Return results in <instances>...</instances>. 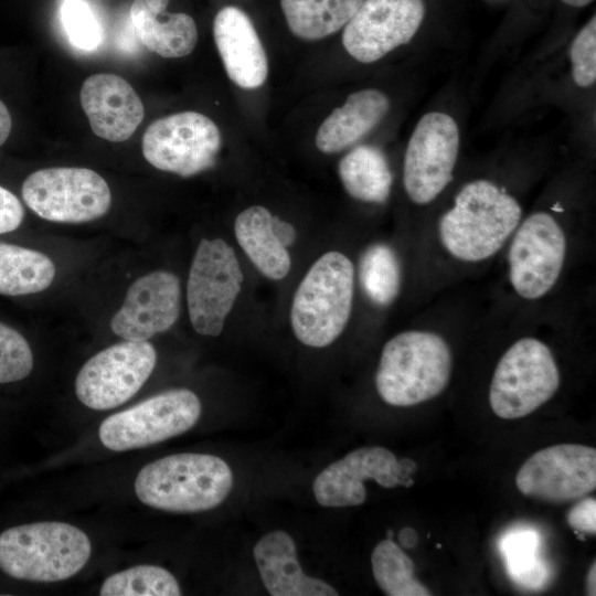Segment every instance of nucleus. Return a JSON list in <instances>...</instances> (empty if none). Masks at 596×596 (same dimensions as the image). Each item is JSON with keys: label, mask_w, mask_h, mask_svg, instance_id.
Segmentation results:
<instances>
[{"label": "nucleus", "mask_w": 596, "mask_h": 596, "mask_svg": "<svg viewBox=\"0 0 596 596\" xmlns=\"http://www.w3.org/2000/svg\"><path fill=\"white\" fill-rule=\"evenodd\" d=\"M221 148L217 126L196 111H182L151 123L142 137V155L155 168L192 177L212 168Z\"/></svg>", "instance_id": "nucleus-11"}, {"label": "nucleus", "mask_w": 596, "mask_h": 596, "mask_svg": "<svg viewBox=\"0 0 596 596\" xmlns=\"http://www.w3.org/2000/svg\"><path fill=\"white\" fill-rule=\"evenodd\" d=\"M392 536H393V530L390 529V530H387V538L392 539Z\"/></svg>", "instance_id": "nucleus-41"}, {"label": "nucleus", "mask_w": 596, "mask_h": 596, "mask_svg": "<svg viewBox=\"0 0 596 596\" xmlns=\"http://www.w3.org/2000/svg\"><path fill=\"white\" fill-rule=\"evenodd\" d=\"M561 382L552 349L541 339L525 336L501 355L489 387L492 412L503 419L530 415L550 401Z\"/></svg>", "instance_id": "nucleus-6"}, {"label": "nucleus", "mask_w": 596, "mask_h": 596, "mask_svg": "<svg viewBox=\"0 0 596 596\" xmlns=\"http://www.w3.org/2000/svg\"><path fill=\"white\" fill-rule=\"evenodd\" d=\"M355 272L341 252L321 255L294 295L290 323L296 338L312 348L334 342L345 329L353 305Z\"/></svg>", "instance_id": "nucleus-4"}, {"label": "nucleus", "mask_w": 596, "mask_h": 596, "mask_svg": "<svg viewBox=\"0 0 596 596\" xmlns=\"http://www.w3.org/2000/svg\"><path fill=\"white\" fill-rule=\"evenodd\" d=\"M11 128V115L4 103L0 100V146H2L8 139Z\"/></svg>", "instance_id": "nucleus-37"}, {"label": "nucleus", "mask_w": 596, "mask_h": 596, "mask_svg": "<svg viewBox=\"0 0 596 596\" xmlns=\"http://www.w3.org/2000/svg\"><path fill=\"white\" fill-rule=\"evenodd\" d=\"M102 596H179L175 577L157 565H137L107 577L100 587Z\"/></svg>", "instance_id": "nucleus-29"}, {"label": "nucleus", "mask_w": 596, "mask_h": 596, "mask_svg": "<svg viewBox=\"0 0 596 596\" xmlns=\"http://www.w3.org/2000/svg\"><path fill=\"white\" fill-rule=\"evenodd\" d=\"M79 98L93 132L111 142L131 137L145 116L136 91L116 74L91 75L82 85Z\"/></svg>", "instance_id": "nucleus-18"}, {"label": "nucleus", "mask_w": 596, "mask_h": 596, "mask_svg": "<svg viewBox=\"0 0 596 596\" xmlns=\"http://www.w3.org/2000/svg\"><path fill=\"white\" fill-rule=\"evenodd\" d=\"M586 590L587 595H596V563L595 561L590 565L587 576H586Z\"/></svg>", "instance_id": "nucleus-39"}, {"label": "nucleus", "mask_w": 596, "mask_h": 596, "mask_svg": "<svg viewBox=\"0 0 596 596\" xmlns=\"http://www.w3.org/2000/svg\"><path fill=\"white\" fill-rule=\"evenodd\" d=\"M233 486L230 466L209 454L182 453L146 465L136 477L138 499L169 512H200L214 509Z\"/></svg>", "instance_id": "nucleus-3"}, {"label": "nucleus", "mask_w": 596, "mask_h": 596, "mask_svg": "<svg viewBox=\"0 0 596 596\" xmlns=\"http://www.w3.org/2000/svg\"><path fill=\"white\" fill-rule=\"evenodd\" d=\"M273 215L266 207L254 205L235 219V237L254 266L267 278L280 280L290 270L291 259L274 227Z\"/></svg>", "instance_id": "nucleus-23"}, {"label": "nucleus", "mask_w": 596, "mask_h": 596, "mask_svg": "<svg viewBox=\"0 0 596 596\" xmlns=\"http://www.w3.org/2000/svg\"><path fill=\"white\" fill-rule=\"evenodd\" d=\"M274 227L277 236L286 247L294 244L297 234L295 227L290 223L275 216Z\"/></svg>", "instance_id": "nucleus-36"}, {"label": "nucleus", "mask_w": 596, "mask_h": 596, "mask_svg": "<svg viewBox=\"0 0 596 596\" xmlns=\"http://www.w3.org/2000/svg\"><path fill=\"white\" fill-rule=\"evenodd\" d=\"M424 17V0H363L345 24L343 46L356 61L373 63L408 43Z\"/></svg>", "instance_id": "nucleus-16"}, {"label": "nucleus", "mask_w": 596, "mask_h": 596, "mask_svg": "<svg viewBox=\"0 0 596 596\" xmlns=\"http://www.w3.org/2000/svg\"><path fill=\"white\" fill-rule=\"evenodd\" d=\"M24 214V207L18 196L0 185V235L19 228Z\"/></svg>", "instance_id": "nucleus-34"}, {"label": "nucleus", "mask_w": 596, "mask_h": 596, "mask_svg": "<svg viewBox=\"0 0 596 596\" xmlns=\"http://www.w3.org/2000/svg\"><path fill=\"white\" fill-rule=\"evenodd\" d=\"M459 143L458 125L451 116L432 111L419 119L403 163V185L413 203H432L451 182Z\"/></svg>", "instance_id": "nucleus-12"}, {"label": "nucleus", "mask_w": 596, "mask_h": 596, "mask_svg": "<svg viewBox=\"0 0 596 596\" xmlns=\"http://www.w3.org/2000/svg\"><path fill=\"white\" fill-rule=\"evenodd\" d=\"M451 370V349L440 333L408 329L384 344L375 386L385 403L414 406L441 394L449 384Z\"/></svg>", "instance_id": "nucleus-2"}, {"label": "nucleus", "mask_w": 596, "mask_h": 596, "mask_svg": "<svg viewBox=\"0 0 596 596\" xmlns=\"http://www.w3.org/2000/svg\"><path fill=\"white\" fill-rule=\"evenodd\" d=\"M201 411V402L192 391L169 390L105 418L99 439L114 451L148 447L192 428Z\"/></svg>", "instance_id": "nucleus-8"}, {"label": "nucleus", "mask_w": 596, "mask_h": 596, "mask_svg": "<svg viewBox=\"0 0 596 596\" xmlns=\"http://www.w3.org/2000/svg\"><path fill=\"white\" fill-rule=\"evenodd\" d=\"M415 470L413 460H397L387 448L362 447L324 468L316 477L312 490L323 507H354L365 501L364 481L372 479L384 488L411 487L414 481L409 475Z\"/></svg>", "instance_id": "nucleus-14"}, {"label": "nucleus", "mask_w": 596, "mask_h": 596, "mask_svg": "<svg viewBox=\"0 0 596 596\" xmlns=\"http://www.w3.org/2000/svg\"><path fill=\"white\" fill-rule=\"evenodd\" d=\"M91 552L88 536L65 522L21 524L0 534V568L22 581L67 579L85 566Z\"/></svg>", "instance_id": "nucleus-5"}, {"label": "nucleus", "mask_w": 596, "mask_h": 596, "mask_svg": "<svg viewBox=\"0 0 596 596\" xmlns=\"http://www.w3.org/2000/svg\"><path fill=\"white\" fill-rule=\"evenodd\" d=\"M522 220L518 200L488 179L460 188L437 222V241L454 260L477 264L494 257Z\"/></svg>", "instance_id": "nucleus-1"}, {"label": "nucleus", "mask_w": 596, "mask_h": 596, "mask_svg": "<svg viewBox=\"0 0 596 596\" xmlns=\"http://www.w3.org/2000/svg\"><path fill=\"white\" fill-rule=\"evenodd\" d=\"M22 199L38 216L58 223H84L105 215L111 204L107 182L86 168L38 170L22 183Z\"/></svg>", "instance_id": "nucleus-9"}, {"label": "nucleus", "mask_w": 596, "mask_h": 596, "mask_svg": "<svg viewBox=\"0 0 596 596\" xmlns=\"http://www.w3.org/2000/svg\"><path fill=\"white\" fill-rule=\"evenodd\" d=\"M260 578L273 596H337L322 579L301 568L292 538L283 530L265 534L253 549Z\"/></svg>", "instance_id": "nucleus-20"}, {"label": "nucleus", "mask_w": 596, "mask_h": 596, "mask_svg": "<svg viewBox=\"0 0 596 596\" xmlns=\"http://www.w3.org/2000/svg\"><path fill=\"white\" fill-rule=\"evenodd\" d=\"M566 521L568 525L577 533H596V500L586 498L575 504L567 513Z\"/></svg>", "instance_id": "nucleus-35"}, {"label": "nucleus", "mask_w": 596, "mask_h": 596, "mask_svg": "<svg viewBox=\"0 0 596 596\" xmlns=\"http://www.w3.org/2000/svg\"><path fill=\"white\" fill-rule=\"evenodd\" d=\"M234 249L222 238L201 240L187 283V304L193 329L217 337L243 284Z\"/></svg>", "instance_id": "nucleus-10"}, {"label": "nucleus", "mask_w": 596, "mask_h": 596, "mask_svg": "<svg viewBox=\"0 0 596 596\" xmlns=\"http://www.w3.org/2000/svg\"><path fill=\"white\" fill-rule=\"evenodd\" d=\"M169 0H134L130 20L139 41L166 58L189 55L198 42L194 20L187 13L167 11Z\"/></svg>", "instance_id": "nucleus-21"}, {"label": "nucleus", "mask_w": 596, "mask_h": 596, "mask_svg": "<svg viewBox=\"0 0 596 596\" xmlns=\"http://www.w3.org/2000/svg\"><path fill=\"white\" fill-rule=\"evenodd\" d=\"M374 579L389 596H430L432 592L415 577V565L392 540L381 541L371 554Z\"/></svg>", "instance_id": "nucleus-28"}, {"label": "nucleus", "mask_w": 596, "mask_h": 596, "mask_svg": "<svg viewBox=\"0 0 596 596\" xmlns=\"http://www.w3.org/2000/svg\"><path fill=\"white\" fill-rule=\"evenodd\" d=\"M213 35L226 74L234 84L254 89L265 83L266 53L245 12L232 6L222 8L214 18Z\"/></svg>", "instance_id": "nucleus-19"}, {"label": "nucleus", "mask_w": 596, "mask_h": 596, "mask_svg": "<svg viewBox=\"0 0 596 596\" xmlns=\"http://www.w3.org/2000/svg\"><path fill=\"white\" fill-rule=\"evenodd\" d=\"M358 277L365 297L377 307H389L402 285V266L396 252L385 243L368 246L360 256Z\"/></svg>", "instance_id": "nucleus-27"}, {"label": "nucleus", "mask_w": 596, "mask_h": 596, "mask_svg": "<svg viewBox=\"0 0 596 596\" xmlns=\"http://www.w3.org/2000/svg\"><path fill=\"white\" fill-rule=\"evenodd\" d=\"M390 108L387 96L377 89H362L348 96L320 125L316 146L323 153L342 151L376 127Z\"/></svg>", "instance_id": "nucleus-22"}, {"label": "nucleus", "mask_w": 596, "mask_h": 596, "mask_svg": "<svg viewBox=\"0 0 596 596\" xmlns=\"http://www.w3.org/2000/svg\"><path fill=\"white\" fill-rule=\"evenodd\" d=\"M55 277V266L45 254L0 242V295L18 297L43 291Z\"/></svg>", "instance_id": "nucleus-25"}, {"label": "nucleus", "mask_w": 596, "mask_h": 596, "mask_svg": "<svg viewBox=\"0 0 596 596\" xmlns=\"http://www.w3.org/2000/svg\"><path fill=\"white\" fill-rule=\"evenodd\" d=\"M417 533L412 528H403L398 533V541L403 547L413 549L417 544Z\"/></svg>", "instance_id": "nucleus-38"}, {"label": "nucleus", "mask_w": 596, "mask_h": 596, "mask_svg": "<svg viewBox=\"0 0 596 596\" xmlns=\"http://www.w3.org/2000/svg\"><path fill=\"white\" fill-rule=\"evenodd\" d=\"M538 544V536L531 531L511 533L502 543L510 575L528 587H538L545 578L536 555Z\"/></svg>", "instance_id": "nucleus-30"}, {"label": "nucleus", "mask_w": 596, "mask_h": 596, "mask_svg": "<svg viewBox=\"0 0 596 596\" xmlns=\"http://www.w3.org/2000/svg\"><path fill=\"white\" fill-rule=\"evenodd\" d=\"M515 485L522 494L549 502L584 497L596 488V449L558 444L538 450L520 467Z\"/></svg>", "instance_id": "nucleus-15"}, {"label": "nucleus", "mask_w": 596, "mask_h": 596, "mask_svg": "<svg viewBox=\"0 0 596 596\" xmlns=\"http://www.w3.org/2000/svg\"><path fill=\"white\" fill-rule=\"evenodd\" d=\"M338 172L344 190L355 200L382 204L390 196L393 175L376 147H354L340 160Z\"/></svg>", "instance_id": "nucleus-24"}, {"label": "nucleus", "mask_w": 596, "mask_h": 596, "mask_svg": "<svg viewBox=\"0 0 596 596\" xmlns=\"http://www.w3.org/2000/svg\"><path fill=\"white\" fill-rule=\"evenodd\" d=\"M567 235L558 220L536 211L521 220L508 242L507 275L524 300L545 297L558 283L567 256Z\"/></svg>", "instance_id": "nucleus-7"}, {"label": "nucleus", "mask_w": 596, "mask_h": 596, "mask_svg": "<svg viewBox=\"0 0 596 596\" xmlns=\"http://www.w3.org/2000/svg\"><path fill=\"white\" fill-rule=\"evenodd\" d=\"M565 4L571 7L582 8L589 4L593 0H562Z\"/></svg>", "instance_id": "nucleus-40"}, {"label": "nucleus", "mask_w": 596, "mask_h": 596, "mask_svg": "<svg viewBox=\"0 0 596 596\" xmlns=\"http://www.w3.org/2000/svg\"><path fill=\"white\" fill-rule=\"evenodd\" d=\"M363 0H280L290 31L304 40H320L339 31Z\"/></svg>", "instance_id": "nucleus-26"}, {"label": "nucleus", "mask_w": 596, "mask_h": 596, "mask_svg": "<svg viewBox=\"0 0 596 596\" xmlns=\"http://www.w3.org/2000/svg\"><path fill=\"white\" fill-rule=\"evenodd\" d=\"M180 300L179 278L168 270L151 272L130 285L110 328L125 340L147 341L175 323Z\"/></svg>", "instance_id": "nucleus-17"}, {"label": "nucleus", "mask_w": 596, "mask_h": 596, "mask_svg": "<svg viewBox=\"0 0 596 596\" xmlns=\"http://www.w3.org/2000/svg\"><path fill=\"white\" fill-rule=\"evenodd\" d=\"M33 369V354L26 339L0 321V384L25 379Z\"/></svg>", "instance_id": "nucleus-31"}, {"label": "nucleus", "mask_w": 596, "mask_h": 596, "mask_svg": "<svg viewBox=\"0 0 596 596\" xmlns=\"http://www.w3.org/2000/svg\"><path fill=\"white\" fill-rule=\"evenodd\" d=\"M62 23L71 43L82 51L96 50L103 41V30L84 0H64Z\"/></svg>", "instance_id": "nucleus-32"}, {"label": "nucleus", "mask_w": 596, "mask_h": 596, "mask_svg": "<svg viewBox=\"0 0 596 596\" xmlns=\"http://www.w3.org/2000/svg\"><path fill=\"white\" fill-rule=\"evenodd\" d=\"M572 76L576 85L589 87L596 81V18L584 25L570 47Z\"/></svg>", "instance_id": "nucleus-33"}, {"label": "nucleus", "mask_w": 596, "mask_h": 596, "mask_svg": "<svg viewBox=\"0 0 596 596\" xmlns=\"http://www.w3.org/2000/svg\"><path fill=\"white\" fill-rule=\"evenodd\" d=\"M156 363V349L147 341L113 344L82 366L75 380L76 396L96 411L119 406L142 387Z\"/></svg>", "instance_id": "nucleus-13"}]
</instances>
